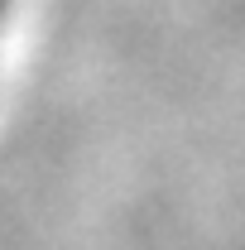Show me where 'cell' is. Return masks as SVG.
I'll use <instances>...</instances> for the list:
<instances>
[{
    "label": "cell",
    "instance_id": "1",
    "mask_svg": "<svg viewBox=\"0 0 245 250\" xmlns=\"http://www.w3.org/2000/svg\"><path fill=\"white\" fill-rule=\"evenodd\" d=\"M5 15H10V0H0V24H5Z\"/></svg>",
    "mask_w": 245,
    "mask_h": 250
}]
</instances>
